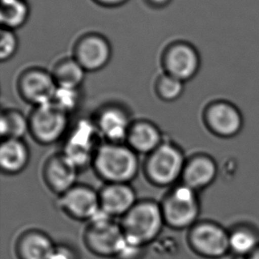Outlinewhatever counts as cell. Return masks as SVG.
Wrapping results in <instances>:
<instances>
[{
    "mask_svg": "<svg viewBox=\"0 0 259 259\" xmlns=\"http://www.w3.org/2000/svg\"><path fill=\"white\" fill-rule=\"evenodd\" d=\"M92 166L106 183H130L139 172L140 162L127 144L105 142L97 151Z\"/></svg>",
    "mask_w": 259,
    "mask_h": 259,
    "instance_id": "1",
    "label": "cell"
},
{
    "mask_svg": "<svg viewBox=\"0 0 259 259\" xmlns=\"http://www.w3.org/2000/svg\"><path fill=\"white\" fill-rule=\"evenodd\" d=\"M102 138L107 143L126 144V137L132 125L126 110L117 105L102 107L94 120Z\"/></svg>",
    "mask_w": 259,
    "mask_h": 259,
    "instance_id": "12",
    "label": "cell"
},
{
    "mask_svg": "<svg viewBox=\"0 0 259 259\" xmlns=\"http://www.w3.org/2000/svg\"><path fill=\"white\" fill-rule=\"evenodd\" d=\"M205 121L213 133L224 137H234L242 126L238 110L226 103H218L207 109Z\"/></svg>",
    "mask_w": 259,
    "mask_h": 259,
    "instance_id": "16",
    "label": "cell"
},
{
    "mask_svg": "<svg viewBox=\"0 0 259 259\" xmlns=\"http://www.w3.org/2000/svg\"><path fill=\"white\" fill-rule=\"evenodd\" d=\"M187 159L177 144L164 140L156 150L146 156L144 172L148 181L157 187H170L182 179Z\"/></svg>",
    "mask_w": 259,
    "mask_h": 259,
    "instance_id": "3",
    "label": "cell"
},
{
    "mask_svg": "<svg viewBox=\"0 0 259 259\" xmlns=\"http://www.w3.org/2000/svg\"><path fill=\"white\" fill-rule=\"evenodd\" d=\"M79 100V89H70L58 86L52 103L69 114L77 107Z\"/></svg>",
    "mask_w": 259,
    "mask_h": 259,
    "instance_id": "25",
    "label": "cell"
},
{
    "mask_svg": "<svg viewBox=\"0 0 259 259\" xmlns=\"http://www.w3.org/2000/svg\"><path fill=\"white\" fill-rule=\"evenodd\" d=\"M0 132L3 139H22L29 133L28 117L16 109H7L1 113Z\"/></svg>",
    "mask_w": 259,
    "mask_h": 259,
    "instance_id": "22",
    "label": "cell"
},
{
    "mask_svg": "<svg viewBox=\"0 0 259 259\" xmlns=\"http://www.w3.org/2000/svg\"><path fill=\"white\" fill-rule=\"evenodd\" d=\"M119 224L127 242L144 248L158 238L165 223L160 203L142 200L121 218Z\"/></svg>",
    "mask_w": 259,
    "mask_h": 259,
    "instance_id": "2",
    "label": "cell"
},
{
    "mask_svg": "<svg viewBox=\"0 0 259 259\" xmlns=\"http://www.w3.org/2000/svg\"><path fill=\"white\" fill-rule=\"evenodd\" d=\"M217 175V166L211 158L198 155L186 162L182 172L183 184L198 191L212 183Z\"/></svg>",
    "mask_w": 259,
    "mask_h": 259,
    "instance_id": "18",
    "label": "cell"
},
{
    "mask_svg": "<svg viewBox=\"0 0 259 259\" xmlns=\"http://www.w3.org/2000/svg\"><path fill=\"white\" fill-rule=\"evenodd\" d=\"M56 245L46 233L29 230L20 236L16 253L20 259H51Z\"/></svg>",
    "mask_w": 259,
    "mask_h": 259,
    "instance_id": "19",
    "label": "cell"
},
{
    "mask_svg": "<svg viewBox=\"0 0 259 259\" xmlns=\"http://www.w3.org/2000/svg\"><path fill=\"white\" fill-rule=\"evenodd\" d=\"M96 1H98V3L104 6L112 7V6H119L121 4L125 3L126 0H96Z\"/></svg>",
    "mask_w": 259,
    "mask_h": 259,
    "instance_id": "29",
    "label": "cell"
},
{
    "mask_svg": "<svg viewBox=\"0 0 259 259\" xmlns=\"http://www.w3.org/2000/svg\"><path fill=\"white\" fill-rule=\"evenodd\" d=\"M101 137L94 121L82 119L75 124L67 137L63 153L79 171L92 165L96 153L102 144Z\"/></svg>",
    "mask_w": 259,
    "mask_h": 259,
    "instance_id": "6",
    "label": "cell"
},
{
    "mask_svg": "<svg viewBox=\"0 0 259 259\" xmlns=\"http://www.w3.org/2000/svg\"><path fill=\"white\" fill-rule=\"evenodd\" d=\"M86 73V70L74 57L60 60L52 72L59 87L70 89L81 87L84 81Z\"/></svg>",
    "mask_w": 259,
    "mask_h": 259,
    "instance_id": "21",
    "label": "cell"
},
{
    "mask_svg": "<svg viewBox=\"0 0 259 259\" xmlns=\"http://www.w3.org/2000/svg\"><path fill=\"white\" fill-rule=\"evenodd\" d=\"M164 137L158 126L146 119L132 122L126 137L127 144L137 154H150L164 142Z\"/></svg>",
    "mask_w": 259,
    "mask_h": 259,
    "instance_id": "17",
    "label": "cell"
},
{
    "mask_svg": "<svg viewBox=\"0 0 259 259\" xmlns=\"http://www.w3.org/2000/svg\"><path fill=\"white\" fill-rule=\"evenodd\" d=\"M29 134L39 144L44 145L55 144L67 133L68 113L54 105L35 106L28 116Z\"/></svg>",
    "mask_w": 259,
    "mask_h": 259,
    "instance_id": "7",
    "label": "cell"
},
{
    "mask_svg": "<svg viewBox=\"0 0 259 259\" xmlns=\"http://www.w3.org/2000/svg\"><path fill=\"white\" fill-rule=\"evenodd\" d=\"M250 259H259V249L250 257Z\"/></svg>",
    "mask_w": 259,
    "mask_h": 259,
    "instance_id": "31",
    "label": "cell"
},
{
    "mask_svg": "<svg viewBox=\"0 0 259 259\" xmlns=\"http://www.w3.org/2000/svg\"><path fill=\"white\" fill-rule=\"evenodd\" d=\"M19 42L14 30L3 28L0 35V60L6 62L11 60L17 52Z\"/></svg>",
    "mask_w": 259,
    "mask_h": 259,
    "instance_id": "26",
    "label": "cell"
},
{
    "mask_svg": "<svg viewBox=\"0 0 259 259\" xmlns=\"http://www.w3.org/2000/svg\"><path fill=\"white\" fill-rule=\"evenodd\" d=\"M28 13L25 0H2L0 15L3 28L14 30L21 28L28 20Z\"/></svg>",
    "mask_w": 259,
    "mask_h": 259,
    "instance_id": "23",
    "label": "cell"
},
{
    "mask_svg": "<svg viewBox=\"0 0 259 259\" xmlns=\"http://www.w3.org/2000/svg\"><path fill=\"white\" fill-rule=\"evenodd\" d=\"M189 242L194 249L208 256H220L228 250L229 239L224 231L216 226L201 224L193 228Z\"/></svg>",
    "mask_w": 259,
    "mask_h": 259,
    "instance_id": "15",
    "label": "cell"
},
{
    "mask_svg": "<svg viewBox=\"0 0 259 259\" xmlns=\"http://www.w3.org/2000/svg\"><path fill=\"white\" fill-rule=\"evenodd\" d=\"M84 243L90 251L102 257H116L126 242L120 224L100 210L90 222Z\"/></svg>",
    "mask_w": 259,
    "mask_h": 259,
    "instance_id": "4",
    "label": "cell"
},
{
    "mask_svg": "<svg viewBox=\"0 0 259 259\" xmlns=\"http://www.w3.org/2000/svg\"><path fill=\"white\" fill-rule=\"evenodd\" d=\"M17 88L22 99L35 107L53 101L58 85L52 73L32 67L21 73Z\"/></svg>",
    "mask_w": 259,
    "mask_h": 259,
    "instance_id": "8",
    "label": "cell"
},
{
    "mask_svg": "<svg viewBox=\"0 0 259 259\" xmlns=\"http://www.w3.org/2000/svg\"><path fill=\"white\" fill-rule=\"evenodd\" d=\"M29 158V149L22 139H3L0 146V168L4 174H21L28 166Z\"/></svg>",
    "mask_w": 259,
    "mask_h": 259,
    "instance_id": "20",
    "label": "cell"
},
{
    "mask_svg": "<svg viewBox=\"0 0 259 259\" xmlns=\"http://www.w3.org/2000/svg\"><path fill=\"white\" fill-rule=\"evenodd\" d=\"M155 91L158 98L164 102H174L182 97L184 82L163 73L155 83Z\"/></svg>",
    "mask_w": 259,
    "mask_h": 259,
    "instance_id": "24",
    "label": "cell"
},
{
    "mask_svg": "<svg viewBox=\"0 0 259 259\" xmlns=\"http://www.w3.org/2000/svg\"><path fill=\"white\" fill-rule=\"evenodd\" d=\"M170 0H149L150 4L154 7H163L165 6L166 4L169 3Z\"/></svg>",
    "mask_w": 259,
    "mask_h": 259,
    "instance_id": "30",
    "label": "cell"
},
{
    "mask_svg": "<svg viewBox=\"0 0 259 259\" xmlns=\"http://www.w3.org/2000/svg\"><path fill=\"white\" fill-rule=\"evenodd\" d=\"M161 60L164 73L183 82L195 77L199 70V55L187 42H174L167 46Z\"/></svg>",
    "mask_w": 259,
    "mask_h": 259,
    "instance_id": "9",
    "label": "cell"
},
{
    "mask_svg": "<svg viewBox=\"0 0 259 259\" xmlns=\"http://www.w3.org/2000/svg\"><path fill=\"white\" fill-rule=\"evenodd\" d=\"M79 169L63 154L51 156L42 168V178L53 193L61 196L77 184Z\"/></svg>",
    "mask_w": 259,
    "mask_h": 259,
    "instance_id": "13",
    "label": "cell"
},
{
    "mask_svg": "<svg viewBox=\"0 0 259 259\" xmlns=\"http://www.w3.org/2000/svg\"><path fill=\"white\" fill-rule=\"evenodd\" d=\"M51 259H77L73 249L66 245H56Z\"/></svg>",
    "mask_w": 259,
    "mask_h": 259,
    "instance_id": "28",
    "label": "cell"
},
{
    "mask_svg": "<svg viewBox=\"0 0 259 259\" xmlns=\"http://www.w3.org/2000/svg\"><path fill=\"white\" fill-rule=\"evenodd\" d=\"M60 206L69 217L90 221L101 210L99 193L87 185L76 184L60 196Z\"/></svg>",
    "mask_w": 259,
    "mask_h": 259,
    "instance_id": "10",
    "label": "cell"
},
{
    "mask_svg": "<svg viewBox=\"0 0 259 259\" xmlns=\"http://www.w3.org/2000/svg\"><path fill=\"white\" fill-rule=\"evenodd\" d=\"M229 244L236 252H249L256 245V238L247 232H236L229 239Z\"/></svg>",
    "mask_w": 259,
    "mask_h": 259,
    "instance_id": "27",
    "label": "cell"
},
{
    "mask_svg": "<svg viewBox=\"0 0 259 259\" xmlns=\"http://www.w3.org/2000/svg\"><path fill=\"white\" fill-rule=\"evenodd\" d=\"M73 57L86 72H97L108 65L112 58V47L103 35L88 34L78 40Z\"/></svg>",
    "mask_w": 259,
    "mask_h": 259,
    "instance_id": "11",
    "label": "cell"
},
{
    "mask_svg": "<svg viewBox=\"0 0 259 259\" xmlns=\"http://www.w3.org/2000/svg\"><path fill=\"white\" fill-rule=\"evenodd\" d=\"M98 193L101 210L112 218H122L138 202L130 183H106Z\"/></svg>",
    "mask_w": 259,
    "mask_h": 259,
    "instance_id": "14",
    "label": "cell"
},
{
    "mask_svg": "<svg viewBox=\"0 0 259 259\" xmlns=\"http://www.w3.org/2000/svg\"><path fill=\"white\" fill-rule=\"evenodd\" d=\"M196 190L185 184L172 187L162 200V212L165 226L175 229L191 227L199 213Z\"/></svg>",
    "mask_w": 259,
    "mask_h": 259,
    "instance_id": "5",
    "label": "cell"
}]
</instances>
